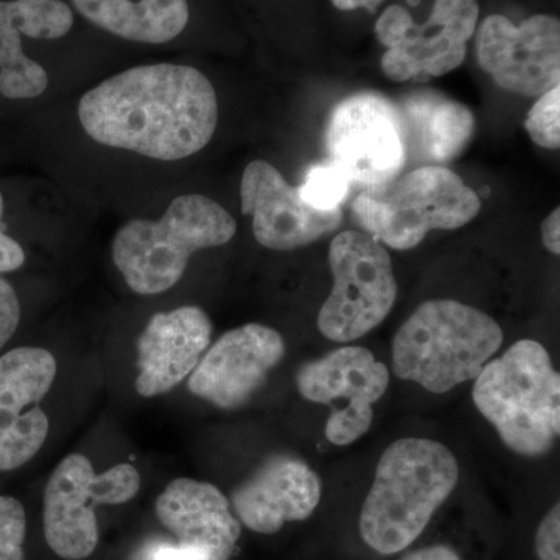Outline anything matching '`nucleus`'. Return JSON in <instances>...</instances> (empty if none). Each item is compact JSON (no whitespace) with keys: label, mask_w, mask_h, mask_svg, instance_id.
<instances>
[{"label":"nucleus","mask_w":560,"mask_h":560,"mask_svg":"<svg viewBox=\"0 0 560 560\" xmlns=\"http://www.w3.org/2000/svg\"><path fill=\"white\" fill-rule=\"evenodd\" d=\"M84 131L102 145L160 161L205 149L219 124L215 90L190 66H139L86 92L79 105Z\"/></svg>","instance_id":"obj_1"},{"label":"nucleus","mask_w":560,"mask_h":560,"mask_svg":"<svg viewBox=\"0 0 560 560\" xmlns=\"http://www.w3.org/2000/svg\"><path fill=\"white\" fill-rule=\"evenodd\" d=\"M459 478L455 455L425 438H404L378 459L360 514L361 539L381 555L415 544Z\"/></svg>","instance_id":"obj_2"},{"label":"nucleus","mask_w":560,"mask_h":560,"mask_svg":"<svg viewBox=\"0 0 560 560\" xmlns=\"http://www.w3.org/2000/svg\"><path fill=\"white\" fill-rule=\"evenodd\" d=\"M503 330L485 312L455 300L420 304L393 341V371L433 394L475 381L503 345Z\"/></svg>","instance_id":"obj_3"},{"label":"nucleus","mask_w":560,"mask_h":560,"mask_svg":"<svg viewBox=\"0 0 560 560\" xmlns=\"http://www.w3.org/2000/svg\"><path fill=\"white\" fill-rule=\"evenodd\" d=\"M471 396L512 452L536 458L558 440L560 375L540 342H514L499 359L488 361Z\"/></svg>","instance_id":"obj_4"},{"label":"nucleus","mask_w":560,"mask_h":560,"mask_svg":"<svg viewBox=\"0 0 560 560\" xmlns=\"http://www.w3.org/2000/svg\"><path fill=\"white\" fill-rule=\"evenodd\" d=\"M237 231L234 217L202 195L173 200L160 220H132L117 231L113 260L139 294H160L179 282L197 250L226 245Z\"/></svg>","instance_id":"obj_5"},{"label":"nucleus","mask_w":560,"mask_h":560,"mask_svg":"<svg viewBox=\"0 0 560 560\" xmlns=\"http://www.w3.org/2000/svg\"><path fill=\"white\" fill-rule=\"evenodd\" d=\"M480 210L477 191L442 165H422L378 189L363 190L352 205L361 230L397 250L416 248L431 231L459 230Z\"/></svg>","instance_id":"obj_6"},{"label":"nucleus","mask_w":560,"mask_h":560,"mask_svg":"<svg viewBox=\"0 0 560 560\" xmlns=\"http://www.w3.org/2000/svg\"><path fill=\"white\" fill-rule=\"evenodd\" d=\"M334 289L318 315V329L335 342L359 340L393 311L397 280L388 250L366 232L345 231L330 243Z\"/></svg>","instance_id":"obj_7"},{"label":"nucleus","mask_w":560,"mask_h":560,"mask_svg":"<svg viewBox=\"0 0 560 560\" xmlns=\"http://www.w3.org/2000/svg\"><path fill=\"white\" fill-rule=\"evenodd\" d=\"M140 475L131 464H117L97 474L90 459L73 453L61 460L44 490V537L66 560L90 558L98 545L95 506L135 499Z\"/></svg>","instance_id":"obj_8"},{"label":"nucleus","mask_w":560,"mask_h":560,"mask_svg":"<svg viewBox=\"0 0 560 560\" xmlns=\"http://www.w3.org/2000/svg\"><path fill=\"white\" fill-rule=\"evenodd\" d=\"M326 150L330 164L361 191L393 183L408 162L399 106L375 92L350 95L331 109Z\"/></svg>","instance_id":"obj_9"},{"label":"nucleus","mask_w":560,"mask_h":560,"mask_svg":"<svg viewBox=\"0 0 560 560\" xmlns=\"http://www.w3.org/2000/svg\"><path fill=\"white\" fill-rule=\"evenodd\" d=\"M477 0H434L423 25L416 24L404 7L383 11L375 24L382 46V70L389 80L410 81L442 77L466 60L467 43L477 31Z\"/></svg>","instance_id":"obj_10"},{"label":"nucleus","mask_w":560,"mask_h":560,"mask_svg":"<svg viewBox=\"0 0 560 560\" xmlns=\"http://www.w3.org/2000/svg\"><path fill=\"white\" fill-rule=\"evenodd\" d=\"M389 378L388 366L371 350L346 346L302 364L296 383L305 400L331 408L345 401V407L327 419L326 438L331 444L349 445L370 431L372 405L385 396Z\"/></svg>","instance_id":"obj_11"},{"label":"nucleus","mask_w":560,"mask_h":560,"mask_svg":"<svg viewBox=\"0 0 560 560\" xmlns=\"http://www.w3.org/2000/svg\"><path fill=\"white\" fill-rule=\"evenodd\" d=\"M477 60L501 90L540 97L559 86L560 22L551 14H536L514 25L492 14L478 28Z\"/></svg>","instance_id":"obj_12"},{"label":"nucleus","mask_w":560,"mask_h":560,"mask_svg":"<svg viewBox=\"0 0 560 560\" xmlns=\"http://www.w3.org/2000/svg\"><path fill=\"white\" fill-rule=\"evenodd\" d=\"M55 377L57 360L47 349L0 352V474L21 469L46 444L50 423L40 401Z\"/></svg>","instance_id":"obj_13"},{"label":"nucleus","mask_w":560,"mask_h":560,"mask_svg":"<svg viewBox=\"0 0 560 560\" xmlns=\"http://www.w3.org/2000/svg\"><path fill=\"white\" fill-rule=\"evenodd\" d=\"M285 355L279 331L246 324L224 334L191 372L189 390L200 399L235 410L248 404Z\"/></svg>","instance_id":"obj_14"},{"label":"nucleus","mask_w":560,"mask_h":560,"mask_svg":"<svg viewBox=\"0 0 560 560\" xmlns=\"http://www.w3.org/2000/svg\"><path fill=\"white\" fill-rule=\"evenodd\" d=\"M242 212L253 217L254 237L261 246L291 250L337 231L342 210L312 208L300 187L291 186L275 165L253 161L243 172Z\"/></svg>","instance_id":"obj_15"},{"label":"nucleus","mask_w":560,"mask_h":560,"mask_svg":"<svg viewBox=\"0 0 560 560\" xmlns=\"http://www.w3.org/2000/svg\"><path fill=\"white\" fill-rule=\"evenodd\" d=\"M320 480L307 463L272 456L232 493L238 522L259 534H276L285 523L307 521L318 508Z\"/></svg>","instance_id":"obj_16"},{"label":"nucleus","mask_w":560,"mask_h":560,"mask_svg":"<svg viewBox=\"0 0 560 560\" xmlns=\"http://www.w3.org/2000/svg\"><path fill=\"white\" fill-rule=\"evenodd\" d=\"M210 338L212 323L200 307L156 313L138 341L140 396H161L176 388L198 366Z\"/></svg>","instance_id":"obj_17"},{"label":"nucleus","mask_w":560,"mask_h":560,"mask_svg":"<svg viewBox=\"0 0 560 560\" xmlns=\"http://www.w3.org/2000/svg\"><path fill=\"white\" fill-rule=\"evenodd\" d=\"M162 525L202 560H230L241 539L242 526L230 501L210 482L178 478L158 497Z\"/></svg>","instance_id":"obj_18"},{"label":"nucleus","mask_w":560,"mask_h":560,"mask_svg":"<svg viewBox=\"0 0 560 560\" xmlns=\"http://www.w3.org/2000/svg\"><path fill=\"white\" fill-rule=\"evenodd\" d=\"M72 25V10L61 0H0V94L14 101L43 94L49 77L24 54L21 35L58 39Z\"/></svg>","instance_id":"obj_19"},{"label":"nucleus","mask_w":560,"mask_h":560,"mask_svg":"<svg viewBox=\"0 0 560 560\" xmlns=\"http://www.w3.org/2000/svg\"><path fill=\"white\" fill-rule=\"evenodd\" d=\"M408 161L440 165L458 158L475 131V116L463 103L434 92H419L401 105Z\"/></svg>","instance_id":"obj_20"},{"label":"nucleus","mask_w":560,"mask_h":560,"mask_svg":"<svg viewBox=\"0 0 560 560\" xmlns=\"http://www.w3.org/2000/svg\"><path fill=\"white\" fill-rule=\"evenodd\" d=\"M81 16L136 43L164 44L189 22L187 0H72Z\"/></svg>","instance_id":"obj_21"},{"label":"nucleus","mask_w":560,"mask_h":560,"mask_svg":"<svg viewBox=\"0 0 560 560\" xmlns=\"http://www.w3.org/2000/svg\"><path fill=\"white\" fill-rule=\"evenodd\" d=\"M350 189L348 176L330 162L312 167L300 186L302 198L319 210L341 209Z\"/></svg>","instance_id":"obj_22"},{"label":"nucleus","mask_w":560,"mask_h":560,"mask_svg":"<svg viewBox=\"0 0 560 560\" xmlns=\"http://www.w3.org/2000/svg\"><path fill=\"white\" fill-rule=\"evenodd\" d=\"M525 128L530 140L541 149L560 147V88L545 92L526 116Z\"/></svg>","instance_id":"obj_23"},{"label":"nucleus","mask_w":560,"mask_h":560,"mask_svg":"<svg viewBox=\"0 0 560 560\" xmlns=\"http://www.w3.org/2000/svg\"><path fill=\"white\" fill-rule=\"evenodd\" d=\"M27 512L16 497L0 493V560H25Z\"/></svg>","instance_id":"obj_24"},{"label":"nucleus","mask_w":560,"mask_h":560,"mask_svg":"<svg viewBox=\"0 0 560 560\" xmlns=\"http://www.w3.org/2000/svg\"><path fill=\"white\" fill-rule=\"evenodd\" d=\"M21 302L9 280L0 276V352L13 340L21 323Z\"/></svg>","instance_id":"obj_25"},{"label":"nucleus","mask_w":560,"mask_h":560,"mask_svg":"<svg viewBox=\"0 0 560 560\" xmlns=\"http://www.w3.org/2000/svg\"><path fill=\"white\" fill-rule=\"evenodd\" d=\"M560 506L555 508L540 522L536 534V555L539 560H560Z\"/></svg>","instance_id":"obj_26"},{"label":"nucleus","mask_w":560,"mask_h":560,"mask_svg":"<svg viewBox=\"0 0 560 560\" xmlns=\"http://www.w3.org/2000/svg\"><path fill=\"white\" fill-rule=\"evenodd\" d=\"M3 197L0 194V275L20 270L25 264V253L20 243L2 231Z\"/></svg>","instance_id":"obj_27"},{"label":"nucleus","mask_w":560,"mask_h":560,"mask_svg":"<svg viewBox=\"0 0 560 560\" xmlns=\"http://www.w3.org/2000/svg\"><path fill=\"white\" fill-rule=\"evenodd\" d=\"M139 560H202L201 556L184 545L153 541L140 555Z\"/></svg>","instance_id":"obj_28"},{"label":"nucleus","mask_w":560,"mask_h":560,"mask_svg":"<svg viewBox=\"0 0 560 560\" xmlns=\"http://www.w3.org/2000/svg\"><path fill=\"white\" fill-rule=\"evenodd\" d=\"M541 242L545 248L550 250L555 256L560 254V210L556 208L551 210L550 215L547 217L540 224Z\"/></svg>","instance_id":"obj_29"},{"label":"nucleus","mask_w":560,"mask_h":560,"mask_svg":"<svg viewBox=\"0 0 560 560\" xmlns=\"http://www.w3.org/2000/svg\"><path fill=\"white\" fill-rule=\"evenodd\" d=\"M400 560H460V558L458 552L452 550L451 547H445V545H434V547L412 551Z\"/></svg>","instance_id":"obj_30"},{"label":"nucleus","mask_w":560,"mask_h":560,"mask_svg":"<svg viewBox=\"0 0 560 560\" xmlns=\"http://www.w3.org/2000/svg\"><path fill=\"white\" fill-rule=\"evenodd\" d=\"M330 2L341 11L363 9L370 11V13H375V10H377L385 0H330Z\"/></svg>","instance_id":"obj_31"},{"label":"nucleus","mask_w":560,"mask_h":560,"mask_svg":"<svg viewBox=\"0 0 560 560\" xmlns=\"http://www.w3.org/2000/svg\"><path fill=\"white\" fill-rule=\"evenodd\" d=\"M419 2L420 0H408V3H410V5H418Z\"/></svg>","instance_id":"obj_32"}]
</instances>
